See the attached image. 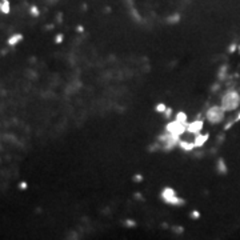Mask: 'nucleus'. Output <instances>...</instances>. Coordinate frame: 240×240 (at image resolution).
I'll return each instance as SVG.
<instances>
[{"mask_svg":"<svg viewBox=\"0 0 240 240\" xmlns=\"http://www.w3.org/2000/svg\"><path fill=\"white\" fill-rule=\"evenodd\" d=\"M239 104H240V95L235 91H229L223 96L221 108L224 111H232V109L238 108Z\"/></svg>","mask_w":240,"mask_h":240,"instance_id":"obj_1","label":"nucleus"},{"mask_svg":"<svg viewBox=\"0 0 240 240\" xmlns=\"http://www.w3.org/2000/svg\"><path fill=\"white\" fill-rule=\"evenodd\" d=\"M224 111L221 108V106H215V107H211L210 109H208L207 112V119L208 122L214 123V124H217V123H220L221 120L224 118Z\"/></svg>","mask_w":240,"mask_h":240,"instance_id":"obj_2","label":"nucleus"},{"mask_svg":"<svg viewBox=\"0 0 240 240\" xmlns=\"http://www.w3.org/2000/svg\"><path fill=\"white\" fill-rule=\"evenodd\" d=\"M167 130H168V132H170L171 135L180 136L181 134H184V132L187 131V124L180 123L179 120H175V122H172V123H170V124L167 125Z\"/></svg>","mask_w":240,"mask_h":240,"instance_id":"obj_3","label":"nucleus"},{"mask_svg":"<svg viewBox=\"0 0 240 240\" xmlns=\"http://www.w3.org/2000/svg\"><path fill=\"white\" fill-rule=\"evenodd\" d=\"M202 130H203V122L202 120H195V122L189 123V124L187 125V131L191 132V134L198 135V134H200Z\"/></svg>","mask_w":240,"mask_h":240,"instance_id":"obj_4","label":"nucleus"},{"mask_svg":"<svg viewBox=\"0 0 240 240\" xmlns=\"http://www.w3.org/2000/svg\"><path fill=\"white\" fill-rule=\"evenodd\" d=\"M163 198L167 200L168 203H171V204H176V202H179L177 196L175 195V192L172 189H164L163 191Z\"/></svg>","mask_w":240,"mask_h":240,"instance_id":"obj_5","label":"nucleus"},{"mask_svg":"<svg viewBox=\"0 0 240 240\" xmlns=\"http://www.w3.org/2000/svg\"><path fill=\"white\" fill-rule=\"evenodd\" d=\"M208 139V136L207 135H199L198 134V136H196V140H195V146H203V144L205 143V140Z\"/></svg>","mask_w":240,"mask_h":240,"instance_id":"obj_6","label":"nucleus"},{"mask_svg":"<svg viewBox=\"0 0 240 240\" xmlns=\"http://www.w3.org/2000/svg\"><path fill=\"white\" fill-rule=\"evenodd\" d=\"M19 40H21V35H14L10 40H8V43H10L11 45H15V44H17Z\"/></svg>","mask_w":240,"mask_h":240,"instance_id":"obj_7","label":"nucleus"},{"mask_svg":"<svg viewBox=\"0 0 240 240\" xmlns=\"http://www.w3.org/2000/svg\"><path fill=\"white\" fill-rule=\"evenodd\" d=\"M176 120H179L180 123H184V124H186V123H187V116L184 115L183 112H180V113H177V118H176Z\"/></svg>","mask_w":240,"mask_h":240,"instance_id":"obj_8","label":"nucleus"},{"mask_svg":"<svg viewBox=\"0 0 240 240\" xmlns=\"http://www.w3.org/2000/svg\"><path fill=\"white\" fill-rule=\"evenodd\" d=\"M158 111H165V107L163 106V104H160V106L158 107Z\"/></svg>","mask_w":240,"mask_h":240,"instance_id":"obj_9","label":"nucleus"},{"mask_svg":"<svg viewBox=\"0 0 240 240\" xmlns=\"http://www.w3.org/2000/svg\"><path fill=\"white\" fill-rule=\"evenodd\" d=\"M238 120H240V113H239V116H238Z\"/></svg>","mask_w":240,"mask_h":240,"instance_id":"obj_10","label":"nucleus"}]
</instances>
